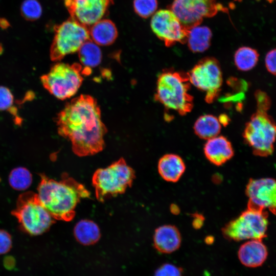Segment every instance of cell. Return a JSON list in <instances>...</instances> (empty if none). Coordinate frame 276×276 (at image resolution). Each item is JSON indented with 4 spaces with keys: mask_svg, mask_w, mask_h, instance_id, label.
Segmentation results:
<instances>
[{
    "mask_svg": "<svg viewBox=\"0 0 276 276\" xmlns=\"http://www.w3.org/2000/svg\"><path fill=\"white\" fill-rule=\"evenodd\" d=\"M55 122L58 134L70 140L76 155H92L104 148L107 130L97 101L91 96L81 95L67 103Z\"/></svg>",
    "mask_w": 276,
    "mask_h": 276,
    "instance_id": "1",
    "label": "cell"
},
{
    "mask_svg": "<svg viewBox=\"0 0 276 276\" xmlns=\"http://www.w3.org/2000/svg\"><path fill=\"white\" fill-rule=\"evenodd\" d=\"M257 51L248 47L239 48L234 55V62L237 68L242 71H247L253 68L259 60Z\"/></svg>",
    "mask_w": 276,
    "mask_h": 276,
    "instance_id": "24",
    "label": "cell"
},
{
    "mask_svg": "<svg viewBox=\"0 0 276 276\" xmlns=\"http://www.w3.org/2000/svg\"><path fill=\"white\" fill-rule=\"evenodd\" d=\"M206 158L216 166H221L234 155L231 142L224 136L217 135L207 140L203 148Z\"/></svg>",
    "mask_w": 276,
    "mask_h": 276,
    "instance_id": "15",
    "label": "cell"
},
{
    "mask_svg": "<svg viewBox=\"0 0 276 276\" xmlns=\"http://www.w3.org/2000/svg\"><path fill=\"white\" fill-rule=\"evenodd\" d=\"M78 52L79 60L84 67H95L101 62L102 55L101 49L90 38L82 44Z\"/></svg>",
    "mask_w": 276,
    "mask_h": 276,
    "instance_id": "23",
    "label": "cell"
},
{
    "mask_svg": "<svg viewBox=\"0 0 276 276\" xmlns=\"http://www.w3.org/2000/svg\"><path fill=\"white\" fill-rule=\"evenodd\" d=\"M0 181H1V178H0Z\"/></svg>",
    "mask_w": 276,
    "mask_h": 276,
    "instance_id": "36",
    "label": "cell"
},
{
    "mask_svg": "<svg viewBox=\"0 0 276 276\" xmlns=\"http://www.w3.org/2000/svg\"><path fill=\"white\" fill-rule=\"evenodd\" d=\"M157 0H134L133 9L140 17L147 18L153 15L157 8Z\"/></svg>",
    "mask_w": 276,
    "mask_h": 276,
    "instance_id": "28",
    "label": "cell"
},
{
    "mask_svg": "<svg viewBox=\"0 0 276 276\" xmlns=\"http://www.w3.org/2000/svg\"><path fill=\"white\" fill-rule=\"evenodd\" d=\"M4 262L5 266L7 267L8 269L12 268L10 264L13 267L15 263V261L13 260V259L10 257H8V258L7 259H5Z\"/></svg>",
    "mask_w": 276,
    "mask_h": 276,
    "instance_id": "33",
    "label": "cell"
},
{
    "mask_svg": "<svg viewBox=\"0 0 276 276\" xmlns=\"http://www.w3.org/2000/svg\"><path fill=\"white\" fill-rule=\"evenodd\" d=\"M2 52H3V48L2 45H0V54L2 53Z\"/></svg>",
    "mask_w": 276,
    "mask_h": 276,
    "instance_id": "35",
    "label": "cell"
},
{
    "mask_svg": "<svg viewBox=\"0 0 276 276\" xmlns=\"http://www.w3.org/2000/svg\"><path fill=\"white\" fill-rule=\"evenodd\" d=\"M255 96L257 101V110L267 112L270 108L271 103L268 95L263 91L257 90Z\"/></svg>",
    "mask_w": 276,
    "mask_h": 276,
    "instance_id": "30",
    "label": "cell"
},
{
    "mask_svg": "<svg viewBox=\"0 0 276 276\" xmlns=\"http://www.w3.org/2000/svg\"><path fill=\"white\" fill-rule=\"evenodd\" d=\"M267 217L268 214L265 211L247 209L227 223L222 229V234L228 240L236 241L262 240L266 236Z\"/></svg>",
    "mask_w": 276,
    "mask_h": 276,
    "instance_id": "9",
    "label": "cell"
},
{
    "mask_svg": "<svg viewBox=\"0 0 276 276\" xmlns=\"http://www.w3.org/2000/svg\"><path fill=\"white\" fill-rule=\"evenodd\" d=\"M262 240L251 239L244 243L240 247L238 256L243 265L255 268L261 266L265 262L268 251Z\"/></svg>",
    "mask_w": 276,
    "mask_h": 276,
    "instance_id": "16",
    "label": "cell"
},
{
    "mask_svg": "<svg viewBox=\"0 0 276 276\" xmlns=\"http://www.w3.org/2000/svg\"><path fill=\"white\" fill-rule=\"evenodd\" d=\"M248 209L263 211L269 210L276 215V179H251L246 187Z\"/></svg>",
    "mask_w": 276,
    "mask_h": 276,
    "instance_id": "13",
    "label": "cell"
},
{
    "mask_svg": "<svg viewBox=\"0 0 276 276\" xmlns=\"http://www.w3.org/2000/svg\"><path fill=\"white\" fill-rule=\"evenodd\" d=\"M74 234L77 241L83 245L95 244L101 237L100 229L97 224L89 220L79 221L74 227Z\"/></svg>",
    "mask_w": 276,
    "mask_h": 276,
    "instance_id": "21",
    "label": "cell"
},
{
    "mask_svg": "<svg viewBox=\"0 0 276 276\" xmlns=\"http://www.w3.org/2000/svg\"><path fill=\"white\" fill-rule=\"evenodd\" d=\"M265 63L268 71L276 76V48L271 50L267 53Z\"/></svg>",
    "mask_w": 276,
    "mask_h": 276,
    "instance_id": "32",
    "label": "cell"
},
{
    "mask_svg": "<svg viewBox=\"0 0 276 276\" xmlns=\"http://www.w3.org/2000/svg\"><path fill=\"white\" fill-rule=\"evenodd\" d=\"M40 177L37 194L44 207L54 220L71 221L77 205L81 199L89 197V192L66 173L63 174L59 181L44 174Z\"/></svg>",
    "mask_w": 276,
    "mask_h": 276,
    "instance_id": "2",
    "label": "cell"
},
{
    "mask_svg": "<svg viewBox=\"0 0 276 276\" xmlns=\"http://www.w3.org/2000/svg\"><path fill=\"white\" fill-rule=\"evenodd\" d=\"M33 181L31 172L26 168L18 167L13 169L9 173L8 181L13 189L24 191L28 189Z\"/></svg>",
    "mask_w": 276,
    "mask_h": 276,
    "instance_id": "25",
    "label": "cell"
},
{
    "mask_svg": "<svg viewBox=\"0 0 276 276\" xmlns=\"http://www.w3.org/2000/svg\"><path fill=\"white\" fill-rule=\"evenodd\" d=\"M89 37L96 44L106 46L116 40L118 32L115 24L108 19H100L89 27Z\"/></svg>",
    "mask_w": 276,
    "mask_h": 276,
    "instance_id": "19",
    "label": "cell"
},
{
    "mask_svg": "<svg viewBox=\"0 0 276 276\" xmlns=\"http://www.w3.org/2000/svg\"><path fill=\"white\" fill-rule=\"evenodd\" d=\"M150 26L155 35L168 47L187 42L189 30L171 10L161 9L156 12L152 17Z\"/></svg>",
    "mask_w": 276,
    "mask_h": 276,
    "instance_id": "12",
    "label": "cell"
},
{
    "mask_svg": "<svg viewBox=\"0 0 276 276\" xmlns=\"http://www.w3.org/2000/svg\"><path fill=\"white\" fill-rule=\"evenodd\" d=\"M190 83L205 92L207 102L218 97L222 84V74L218 61L206 57L199 61L188 74Z\"/></svg>",
    "mask_w": 276,
    "mask_h": 276,
    "instance_id": "10",
    "label": "cell"
},
{
    "mask_svg": "<svg viewBox=\"0 0 276 276\" xmlns=\"http://www.w3.org/2000/svg\"><path fill=\"white\" fill-rule=\"evenodd\" d=\"M212 36V33L209 27L199 25L194 27L188 33V46L193 52H203L210 46Z\"/></svg>",
    "mask_w": 276,
    "mask_h": 276,
    "instance_id": "20",
    "label": "cell"
},
{
    "mask_svg": "<svg viewBox=\"0 0 276 276\" xmlns=\"http://www.w3.org/2000/svg\"><path fill=\"white\" fill-rule=\"evenodd\" d=\"M12 247L11 235L6 230L0 229V255L10 251Z\"/></svg>",
    "mask_w": 276,
    "mask_h": 276,
    "instance_id": "31",
    "label": "cell"
},
{
    "mask_svg": "<svg viewBox=\"0 0 276 276\" xmlns=\"http://www.w3.org/2000/svg\"><path fill=\"white\" fill-rule=\"evenodd\" d=\"M181 242L180 232L174 225H162L155 231L154 245L161 253L170 254L176 251L180 247Z\"/></svg>",
    "mask_w": 276,
    "mask_h": 276,
    "instance_id": "17",
    "label": "cell"
},
{
    "mask_svg": "<svg viewBox=\"0 0 276 276\" xmlns=\"http://www.w3.org/2000/svg\"><path fill=\"white\" fill-rule=\"evenodd\" d=\"M84 67L78 63L58 62L49 72L41 76V82L51 94L60 100L73 96L83 81Z\"/></svg>",
    "mask_w": 276,
    "mask_h": 276,
    "instance_id": "6",
    "label": "cell"
},
{
    "mask_svg": "<svg viewBox=\"0 0 276 276\" xmlns=\"http://www.w3.org/2000/svg\"><path fill=\"white\" fill-rule=\"evenodd\" d=\"M89 38L88 28L72 18L56 26L50 50L51 59L59 61L65 56L78 51Z\"/></svg>",
    "mask_w": 276,
    "mask_h": 276,
    "instance_id": "8",
    "label": "cell"
},
{
    "mask_svg": "<svg viewBox=\"0 0 276 276\" xmlns=\"http://www.w3.org/2000/svg\"><path fill=\"white\" fill-rule=\"evenodd\" d=\"M183 270L170 263L162 265L155 271L154 276H182Z\"/></svg>",
    "mask_w": 276,
    "mask_h": 276,
    "instance_id": "29",
    "label": "cell"
},
{
    "mask_svg": "<svg viewBox=\"0 0 276 276\" xmlns=\"http://www.w3.org/2000/svg\"><path fill=\"white\" fill-rule=\"evenodd\" d=\"M243 136L255 155H270L274 150L276 123L267 112L257 110L246 124Z\"/></svg>",
    "mask_w": 276,
    "mask_h": 276,
    "instance_id": "7",
    "label": "cell"
},
{
    "mask_svg": "<svg viewBox=\"0 0 276 276\" xmlns=\"http://www.w3.org/2000/svg\"><path fill=\"white\" fill-rule=\"evenodd\" d=\"M11 214L16 218L21 229L31 236L45 233L54 222L37 194L32 191L21 193L18 196Z\"/></svg>",
    "mask_w": 276,
    "mask_h": 276,
    "instance_id": "4",
    "label": "cell"
},
{
    "mask_svg": "<svg viewBox=\"0 0 276 276\" xmlns=\"http://www.w3.org/2000/svg\"><path fill=\"white\" fill-rule=\"evenodd\" d=\"M170 10L188 30L199 26L204 18L213 17L226 8L217 0H174Z\"/></svg>",
    "mask_w": 276,
    "mask_h": 276,
    "instance_id": "11",
    "label": "cell"
},
{
    "mask_svg": "<svg viewBox=\"0 0 276 276\" xmlns=\"http://www.w3.org/2000/svg\"><path fill=\"white\" fill-rule=\"evenodd\" d=\"M157 168L159 175L164 180L175 182L184 173L186 166L180 156L171 153L164 155L159 159Z\"/></svg>",
    "mask_w": 276,
    "mask_h": 276,
    "instance_id": "18",
    "label": "cell"
},
{
    "mask_svg": "<svg viewBox=\"0 0 276 276\" xmlns=\"http://www.w3.org/2000/svg\"><path fill=\"white\" fill-rule=\"evenodd\" d=\"M135 178L134 171L123 158H121L105 168L97 169L94 173L92 182L98 200L124 193L131 186Z\"/></svg>",
    "mask_w": 276,
    "mask_h": 276,
    "instance_id": "5",
    "label": "cell"
},
{
    "mask_svg": "<svg viewBox=\"0 0 276 276\" xmlns=\"http://www.w3.org/2000/svg\"><path fill=\"white\" fill-rule=\"evenodd\" d=\"M22 16L27 20L38 19L42 14V7L37 0H25L20 6Z\"/></svg>",
    "mask_w": 276,
    "mask_h": 276,
    "instance_id": "27",
    "label": "cell"
},
{
    "mask_svg": "<svg viewBox=\"0 0 276 276\" xmlns=\"http://www.w3.org/2000/svg\"><path fill=\"white\" fill-rule=\"evenodd\" d=\"M14 96L11 90L7 87L0 86V111H8L15 117L17 123L21 122L17 109L13 106Z\"/></svg>",
    "mask_w": 276,
    "mask_h": 276,
    "instance_id": "26",
    "label": "cell"
},
{
    "mask_svg": "<svg viewBox=\"0 0 276 276\" xmlns=\"http://www.w3.org/2000/svg\"><path fill=\"white\" fill-rule=\"evenodd\" d=\"M221 124L217 118L211 114H205L197 119L194 130L200 138L209 140L219 135Z\"/></svg>",
    "mask_w": 276,
    "mask_h": 276,
    "instance_id": "22",
    "label": "cell"
},
{
    "mask_svg": "<svg viewBox=\"0 0 276 276\" xmlns=\"http://www.w3.org/2000/svg\"><path fill=\"white\" fill-rule=\"evenodd\" d=\"M113 0H64L71 18L89 28L108 13Z\"/></svg>",
    "mask_w": 276,
    "mask_h": 276,
    "instance_id": "14",
    "label": "cell"
},
{
    "mask_svg": "<svg viewBox=\"0 0 276 276\" xmlns=\"http://www.w3.org/2000/svg\"><path fill=\"white\" fill-rule=\"evenodd\" d=\"M190 85L188 74L172 70L164 71L158 77L154 98L167 109L186 114L193 107Z\"/></svg>",
    "mask_w": 276,
    "mask_h": 276,
    "instance_id": "3",
    "label": "cell"
},
{
    "mask_svg": "<svg viewBox=\"0 0 276 276\" xmlns=\"http://www.w3.org/2000/svg\"><path fill=\"white\" fill-rule=\"evenodd\" d=\"M1 26L3 28H6L8 26V22L6 20H0Z\"/></svg>",
    "mask_w": 276,
    "mask_h": 276,
    "instance_id": "34",
    "label": "cell"
}]
</instances>
